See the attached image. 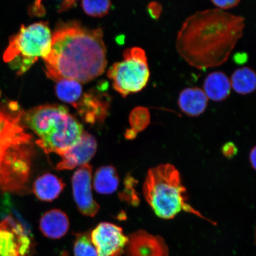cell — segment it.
<instances>
[{
    "label": "cell",
    "mask_w": 256,
    "mask_h": 256,
    "mask_svg": "<svg viewBox=\"0 0 256 256\" xmlns=\"http://www.w3.org/2000/svg\"><path fill=\"white\" fill-rule=\"evenodd\" d=\"M246 19L219 8L194 12L182 24L176 36L179 56L200 70L226 62L242 36Z\"/></svg>",
    "instance_id": "1"
},
{
    "label": "cell",
    "mask_w": 256,
    "mask_h": 256,
    "mask_svg": "<svg viewBox=\"0 0 256 256\" xmlns=\"http://www.w3.org/2000/svg\"><path fill=\"white\" fill-rule=\"evenodd\" d=\"M44 60L46 74L54 81L90 82L102 75L107 66L104 32L76 22L60 24L52 34L50 51Z\"/></svg>",
    "instance_id": "2"
},
{
    "label": "cell",
    "mask_w": 256,
    "mask_h": 256,
    "mask_svg": "<svg viewBox=\"0 0 256 256\" xmlns=\"http://www.w3.org/2000/svg\"><path fill=\"white\" fill-rule=\"evenodd\" d=\"M22 121L40 138L36 143L48 154L62 155L84 132L82 124L62 106L44 105L32 108L24 112Z\"/></svg>",
    "instance_id": "3"
},
{
    "label": "cell",
    "mask_w": 256,
    "mask_h": 256,
    "mask_svg": "<svg viewBox=\"0 0 256 256\" xmlns=\"http://www.w3.org/2000/svg\"><path fill=\"white\" fill-rule=\"evenodd\" d=\"M143 193L160 218L171 220L184 210L206 220L187 203L186 190L174 165L162 164L150 169L144 184Z\"/></svg>",
    "instance_id": "4"
},
{
    "label": "cell",
    "mask_w": 256,
    "mask_h": 256,
    "mask_svg": "<svg viewBox=\"0 0 256 256\" xmlns=\"http://www.w3.org/2000/svg\"><path fill=\"white\" fill-rule=\"evenodd\" d=\"M52 34L44 22L25 26L10 39L8 46L3 55V60L8 63L18 75L24 74L42 58L49 54Z\"/></svg>",
    "instance_id": "5"
},
{
    "label": "cell",
    "mask_w": 256,
    "mask_h": 256,
    "mask_svg": "<svg viewBox=\"0 0 256 256\" xmlns=\"http://www.w3.org/2000/svg\"><path fill=\"white\" fill-rule=\"evenodd\" d=\"M150 76L146 51L140 47L124 50L123 60L114 63L108 72L114 89L124 98L142 91L148 84Z\"/></svg>",
    "instance_id": "6"
},
{
    "label": "cell",
    "mask_w": 256,
    "mask_h": 256,
    "mask_svg": "<svg viewBox=\"0 0 256 256\" xmlns=\"http://www.w3.org/2000/svg\"><path fill=\"white\" fill-rule=\"evenodd\" d=\"M32 152L31 142L10 149L0 164V191L19 193L26 190L30 176Z\"/></svg>",
    "instance_id": "7"
},
{
    "label": "cell",
    "mask_w": 256,
    "mask_h": 256,
    "mask_svg": "<svg viewBox=\"0 0 256 256\" xmlns=\"http://www.w3.org/2000/svg\"><path fill=\"white\" fill-rule=\"evenodd\" d=\"M0 222V256H30L33 244L31 228L14 207Z\"/></svg>",
    "instance_id": "8"
},
{
    "label": "cell",
    "mask_w": 256,
    "mask_h": 256,
    "mask_svg": "<svg viewBox=\"0 0 256 256\" xmlns=\"http://www.w3.org/2000/svg\"><path fill=\"white\" fill-rule=\"evenodd\" d=\"M24 112L17 102L0 104V164L12 147L31 142L22 121Z\"/></svg>",
    "instance_id": "9"
},
{
    "label": "cell",
    "mask_w": 256,
    "mask_h": 256,
    "mask_svg": "<svg viewBox=\"0 0 256 256\" xmlns=\"http://www.w3.org/2000/svg\"><path fill=\"white\" fill-rule=\"evenodd\" d=\"M90 238L98 256H122L128 242L122 228L110 222L99 224L92 230Z\"/></svg>",
    "instance_id": "10"
},
{
    "label": "cell",
    "mask_w": 256,
    "mask_h": 256,
    "mask_svg": "<svg viewBox=\"0 0 256 256\" xmlns=\"http://www.w3.org/2000/svg\"><path fill=\"white\" fill-rule=\"evenodd\" d=\"M92 168L86 164L80 166L72 177L74 199L82 215L94 217L100 210L94 200L92 190Z\"/></svg>",
    "instance_id": "11"
},
{
    "label": "cell",
    "mask_w": 256,
    "mask_h": 256,
    "mask_svg": "<svg viewBox=\"0 0 256 256\" xmlns=\"http://www.w3.org/2000/svg\"><path fill=\"white\" fill-rule=\"evenodd\" d=\"M127 256H168L169 250L161 236L139 230L128 236Z\"/></svg>",
    "instance_id": "12"
},
{
    "label": "cell",
    "mask_w": 256,
    "mask_h": 256,
    "mask_svg": "<svg viewBox=\"0 0 256 256\" xmlns=\"http://www.w3.org/2000/svg\"><path fill=\"white\" fill-rule=\"evenodd\" d=\"M97 150V142L90 134L83 132L80 140L62 155V160L57 164L60 170H72L78 166L88 164Z\"/></svg>",
    "instance_id": "13"
},
{
    "label": "cell",
    "mask_w": 256,
    "mask_h": 256,
    "mask_svg": "<svg viewBox=\"0 0 256 256\" xmlns=\"http://www.w3.org/2000/svg\"><path fill=\"white\" fill-rule=\"evenodd\" d=\"M70 222L65 212L60 210H52L41 217L40 228L42 233L48 238L59 239L68 231Z\"/></svg>",
    "instance_id": "14"
},
{
    "label": "cell",
    "mask_w": 256,
    "mask_h": 256,
    "mask_svg": "<svg viewBox=\"0 0 256 256\" xmlns=\"http://www.w3.org/2000/svg\"><path fill=\"white\" fill-rule=\"evenodd\" d=\"M208 104L207 96L203 90L199 88H185L178 96V107L188 116H200L206 111Z\"/></svg>",
    "instance_id": "15"
},
{
    "label": "cell",
    "mask_w": 256,
    "mask_h": 256,
    "mask_svg": "<svg viewBox=\"0 0 256 256\" xmlns=\"http://www.w3.org/2000/svg\"><path fill=\"white\" fill-rule=\"evenodd\" d=\"M203 90L208 99L214 102H222L228 98L231 94L230 80L222 72H211L204 83Z\"/></svg>",
    "instance_id": "16"
},
{
    "label": "cell",
    "mask_w": 256,
    "mask_h": 256,
    "mask_svg": "<svg viewBox=\"0 0 256 256\" xmlns=\"http://www.w3.org/2000/svg\"><path fill=\"white\" fill-rule=\"evenodd\" d=\"M65 187L62 179L53 174H46L40 176L34 181V193L42 201H52L62 194Z\"/></svg>",
    "instance_id": "17"
},
{
    "label": "cell",
    "mask_w": 256,
    "mask_h": 256,
    "mask_svg": "<svg viewBox=\"0 0 256 256\" xmlns=\"http://www.w3.org/2000/svg\"><path fill=\"white\" fill-rule=\"evenodd\" d=\"M73 106L88 124H94L104 119L106 110H104V104L98 96L90 94L82 95Z\"/></svg>",
    "instance_id": "18"
},
{
    "label": "cell",
    "mask_w": 256,
    "mask_h": 256,
    "mask_svg": "<svg viewBox=\"0 0 256 256\" xmlns=\"http://www.w3.org/2000/svg\"><path fill=\"white\" fill-rule=\"evenodd\" d=\"M119 184V176L116 168L113 166H102L96 170L94 185L98 194H112L116 191Z\"/></svg>",
    "instance_id": "19"
},
{
    "label": "cell",
    "mask_w": 256,
    "mask_h": 256,
    "mask_svg": "<svg viewBox=\"0 0 256 256\" xmlns=\"http://www.w3.org/2000/svg\"><path fill=\"white\" fill-rule=\"evenodd\" d=\"M230 80L233 90L239 94H251L256 88V72L250 67L236 70Z\"/></svg>",
    "instance_id": "20"
},
{
    "label": "cell",
    "mask_w": 256,
    "mask_h": 256,
    "mask_svg": "<svg viewBox=\"0 0 256 256\" xmlns=\"http://www.w3.org/2000/svg\"><path fill=\"white\" fill-rule=\"evenodd\" d=\"M56 94L60 100L74 105L82 95V88L80 82L72 80H62L56 82Z\"/></svg>",
    "instance_id": "21"
},
{
    "label": "cell",
    "mask_w": 256,
    "mask_h": 256,
    "mask_svg": "<svg viewBox=\"0 0 256 256\" xmlns=\"http://www.w3.org/2000/svg\"><path fill=\"white\" fill-rule=\"evenodd\" d=\"M74 256H98L97 251L92 242L88 233H79L76 234L74 244Z\"/></svg>",
    "instance_id": "22"
},
{
    "label": "cell",
    "mask_w": 256,
    "mask_h": 256,
    "mask_svg": "<svg viewBox=\"0 0 256 256\" xmlns=\"http://www.w3.org/2000/svg\"><path fill=\"white\" fill-rule=\"evenodd\" d=\"M130 121V130L134 133L137 134L142 132L150 123V113L148 108L144 107L135 108L131 113Z\"/></svg>",
    "instance_id": "23"
},
{
    "label": "cell",
    "mask_w": 256,
    "mask_h": 256,
    "mask_svg": "<svg viewBox=\"0 0 256 256\" xmlns=\"http://www.w3.org/2000/svg\"><path fill=\"white\" fill-rule=\"evenodd\" d=\"M82 7L86 14L92 17L101 18L107 14L111 7L110 1H82Z\"/></svg>",
    "instance_id": "24"
},
{
    "label": "cell",
    "mask_w": 256,
    "mask_h": 256,
    "mask_svg": "<svg viewBox=\"0 0 256 256\" xmlns=\"http://www.w3.org/2000/svg\"><path fill=\"white\" fill-rule=\"evenodd\" d=\"M211 2L216 6L217 8L225 10L238 6L240 2V0H227V1H212Z\"/></svg>",
    "instance_id": "25"
},
{
    "label": "cell",
    "mask_w": 256,
    "mask_h": 256,
    "mask_svg": "<svg viewBox=\"0 0 256 256\" xmlns=\"http://www.w3.org/2000/svg\"><path fill=\"white\" fill-rule=\"evenodd\" d=\"M147 9L150 15L154 19H158L162 12V5L156 2H150Z\"/></svg>",
    "instance_id": "26"
},
{
    "label": "cell",
    "mask_w": 256,
    "mask_h": 256,
    "mask_svg": "<svg viewBox=\"0 0 256 256\" xmlns=\"http://www.w3.org/2000/svg\"><path fill=\"white\" fill-rule=\"evenodd\" d=\"M238 148L233 142H227L222 147V153L226 158H231L238 153Z\"/></svg>",
    "instance_id": "27"
},
{
    "label": "cell",
    "mask_w": 256,
    "mask_h": 256,
    "mask_svg": "<svg viewBox=\"0 0 256 256\" xmlns=\"http://www.w3.org/2000/svg\"><path fill=\"white\" fill-rule=\"evenodd\" d=\"M248 59V54L246 53L236 54L234 56L235 62L238 64H242L247 62Z\"/></svg>",
    "instance_id": "28"
},
{
    "label": "cell",
    "mask_w": 256,
    "mask_h": 256,
    "mask_svg": "<svg viewBox=\"0 0 256 256\" xmlns=\"http://www.w3.org/2000/svg\"><path fill=\"white\" fill-rule=\"evenodd\" d=\"M256 147H254V148L252 150V151L250 153V162L251 165L252 166V168H254V170L256 169Z\"/></svg>",
    "instance_id": "29"
}]
</instances>
